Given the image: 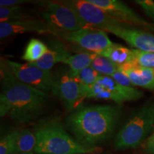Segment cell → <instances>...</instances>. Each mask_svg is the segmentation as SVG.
Instances as JSON below:
<instances>
[{"label":"cell","mask_w":154,"mask_h":154,"mask_svg":"<svg viewBox=\"0 0 154 154\" xmlns=\"http://www.w3.org/2000/svg\"><path fill=\"white\" fill-rule=\"evenodd\" d=\"M0 116L9 115L16 124H27L44 113L50 101L46 92L19 81L1 59Z\"/></svg>","instance_id":"cell-1"},{"label":"cell","mask_w":154,"mask_h":154,"mask_svg":"<svg viewBox=\"0 0 154 154\" xmlns=\"http://www.w3.org/2000/svg\"><path fill=\"white\" fill-rule=\"evenodd\" d=\"M121 111L113 105L79 106L66 119V126L81 143L94 147L111 136Z\"/></svg>","instance_id":"cell-2"},{"label":"cell","mask_w":154,"mask_h":154,"mask_svg":"<svg viewBox=\"0 0 154 154\" xmlns=\"http://www.w3.org/2000/svg\"><path fill=\"white\" fill-rule=\"evenodd\" d=\"M37 154H87L99 151L96 146L79 143L68 134L59 117L42 119L34 129Z\"/></svg>","instance_id":"cell-3"},{"label":"cell","mask_w":154,"mask_h":154,"mask_svg":"<svg viewBox=\"0 0 154 154\" xmlns=\"http://www.w3.org/2000/svg\"><path fill=\"white\" fill-rule=\"evenodd\" d=\"M154 125V101L143 105L126 121L116 136V150L136 149L151 133Z\"/></svg>","instance_id":"cell-4"},{"label":"cell","mask_w":154,"mask_h":154,"mask_svg":"<svg viewBox=\"0 0 154 154\" xmlns=\"http://www.w3.org/2000/svg\"><path fill=\"white\" fill-rule=\"evenodd\" d=\"M143 96V92L137 88L123 86L111 76L101 75L97 82L88 87L86 99L106 100L122 104L125 102L136 101Z\"/></svg>","instance_id":"cell-5"},{"label":"cell","mask_w":154,"mask_h":154,"mask_svg":"<svg viewBox=\"0 0 154 154\" xmlns=\"http://www.w3.org/2000/svg\"><path fill=\"white\" fill-rule=\"evenodd\" d=\"M88 87L81 85L71 76L69 70L54 74L52 93L62 101L69 111H74L86 99Z\"/></svg>","instance_id":"cell-6"},{"label":"cell","mask_w":154,"mask_h":154,"mask_svg":"<svg viewBox=\"0 0 154 154\" xmlns=\"http://www.w3.org/2000/svg\"><path fill=\"white\" fill-rule=\"evenodd\" d=\"M41 17L55 32H72L88 26L72 9L61 2L47 3Z\"/></svg>","instance_id":"cell-7"},{"label":"cell","mask_w":154,"mask_h":154,"mask_svg":"<svg viewBox=\"0 0 154 154\" xmlns=\"http://www.w3.org/2000/svg\"><path fill=\"white\" fill-rule=\"evenodd\" d=\"M53 35L87 51L96 54L106 49L113 44L108 36L107 32L91 26L72 32H57Z\"/></svg>","instance_id":"cell-8"},{"label":"cell","mask_w":154,"mask_h":154,"mask_svg":"<svg viewBox=\"0 0 154 154\" xmlns=\"http://www.w3.org/2000/svg\"><path fill=\"white\" fill-rule=\"evenodd\" d=\"M4 61L19 81L47 94L52 92L54 74L51 71L43 70L30 63H22L5 59Z\"/></svg>","instance_id":"cell-9"},{"label":"cell","mask_w":154,"mask_h":154,"mask_svg":"<svg viewBox=\"0 0 154 154\" xmlns=\"http://www.w3.org/2000/svg\"><path fill=\"white\" fill-rule=\"evenodd\" d=\"M65 5L72 9L79 17L91 27L104 30L109 26L121 23L97 6L88 0L61 1Z\"/></svg>","instance_id":"cell-10"},{"label":"cell","mask_w":154,"mask_h":154,"mask_svg":"<svg viewBox=\"0 0 154 154\" xmlns=\"http://www.w3.org/2000/svg\"><path fill=\"white\" fill-rule=\"evenodd\" d=\"M90 3L104 10L109 15L121 23L129 26H136L143 30L154 32V24L146 21L119 0H88Z\"/></svg>","instance_id":"cell-11"},{"label":"cell","mask_w":154,"mask_h":154,"mask_svg":"<svg viewBox=\"0 0 154 154\" xmlns=\"http://www.w3.org/2000/svg\"><path fill=\"white\" fill-rule=\"evenodd\" d=\"M106 32L113 34L129 44L135 49L154 53V35L141 29L134 28L124 23L109 26L104 30Z\"/></svg>","instance_id":"cell-12"},{"label":"cell","mask_w":154,"mask_h":154,"mask_svg":"<svg viewBox=\"0 0 154 154\" xmlns=\"http://www.w3.org/2000/svg\"><path fill=\"white\" fill-rule=\"evenodd\" d=\"M49 34L53 35L55 31L43 20L28 19L24 20L0 22V38H6L26 33Z\"/></svg>","instance_id":"cell-13"},{"label":"cell","mask_w":154,"mask_h":154,"mask_svg":"<svg viewBox=\"0 0 154 154\" xmlns=\"http://www.w3.org/2000/svg\"><path fill=\"white\" fill-rule=\"evenodd\" d=\"M119 69L126 74L133 85L154 90V69L146 68L133 63L119 66Z\"/></svg>","instance_id":"cell-14"},{"label":"cell","mask_w":154,"mask_h":154,"mask_svg":"<svg viewBox=\"0 0 154 154\" xmlns=\"http://www.w3.org/2000/svg\"><path fill=\"white\" fill-rule=\"evenodd\" d=\"M49 49L39 61L30 63L34 66L45 71H51L54 65L62 63L70 57L71 54L66 46L59 40H53L49 42Z\"/></svg>","instance_id":"cell-15"},{"label":"cell","mask_w":154,"mask_h":154,"mask_svg":"<svg viewBox=\"0 0 154 154\" xmlns=\"http://www.w3.org/2000/svg\"><path fill=\"white\" fill-rule=\"evenodd\" d=\"M97 54L108 58L119 66L136 63L133 50L118 44L113 43L109 48Z\"/></svg>","instance_id":"cell-16"},{"label":"cell","mask_w":154,"mask_h":154,"mask_svg":"<svg viewBox=\"0 0 154 154\" xmlns=\"http://www.w3.org/2000/svg\"><path fill=\"white\" fill-rule=\"evenodd\" d=\"M97 54L91 51H84L71 55L63 63L69 67V73L71 75H75L83 69L91 66L94 59L97 57Z\"/></svg>","instance_id":"cell-17"},{"label":"cell","mask_w":154,"mask_h":154,"mask_svg":"<svg viewBox=\"0 0 154 154\" xmlns=\"http://www.w3.org/2000/svg\"><path fill=\"white\" fill-rule=\"evenodd\" d=\"M49 47L38 38H32L25 47L22 59L28 63L39 61L47 52Z\"/></svg>","instance_id":"cell-18"},{"label":"cell","mask_w":154,"mask_h":154,"mask_svg":"<svg viewBox=\"0 0 154 154\" xmlns=\"http://www.w3.org/2000/svg\"><path fill=\"white\" fill-rule=\"evenodd\" d=\"M36 146V137L34 132L28 129L19 130L17 138L15 152L30 153L34 151Z\"/></svg>","instance_id":"cell-19"},{"label":"cell","mask_w":154,"mask_h":154,"mask_svg":"<svg viewBox=\"0 0 154 154\" xmlns=\"http://www.w3.org/2000/svg\"><path fill=\"white\" fill-rule=\"evenodd\" d=\"M32 19V16L24 11L22 6L0 7V22L19 21Z\"/></svg>","instance_id":"cell-20"},{"label":"cell","mask_w":154,"mask_h":154,"mask_svg":"<svg viewBox=\"0 0 154 154\" xmlns=\"http://www.w3.org/2000/svg\"><path fill=\"white\" fill-rule=\"evenodd\" d=\"M91 66L100 74L111 76L119 69V65L116 64L106 57L97 55L92 62Z\"/></svg>","instance_id":"cell-21"},{"label":"cell","mask_w":154,"mask_h":154,"mask_svg":"<svg viewBox=\"0 0 154 154\" xmlns=\"http://www.w3.org/2000/svg\"><path fill=\"white\" fill-rule=\"evenodd\" d=\"M101 75L91 66H88L77 73L76 74L71 75V76L81 85L89 87L97 82Z\"/></svg>","instance_id":"cell-22"},{"label":"cell","mask_w":154,"mask_h":154,"mask_svg":"<svg viewBox=\"0 0 154 154\" xmlns=\"http://www.w3.org/2000/svg\"><path fill=\"white\" fill-rule=\"evenodd\" d=\"M19 131H13L5 135L0 141V154H13L16 150Z\"/></svg>","instance_id":"cell-23"},{"label":"cell","mask_w":154,"mask_h":154,"mask_svg":"<svg viewBox=\"0 0 154 154\" xmlns=\"http://www.w3.org/2000/svg\"><path fill=\"white\" fill-rule=\"evenodd\" d=\"M132 50L136 63L146 68L154 69V53L145 52L135 49Z\"/></svg>","instance_id":"cell-24"},{"label":"cell","mask_w":154,"mask_h":154,"mask_svg":"<svg viewBox=\"0 0 154 154\" xmlns=\"http://www.w3.org/2000/svg\"><path fill=\"white\" fill-rule=\"evenodd\" d=\"M136 4L139 5L144 13L154 21V2L152 0H136Z\"/></svg>","instance_id":"cell-25"},{"label":"cell","mask_w":154,"mask_h":154,"mask_svg":"<svg viewBox=\"0 0 154 154\" xmlns=\"http://www.w3.org/2000/svg\"><path fill=\"white\" fill-rule=\"evenodd\" d=\"M111 77H112L116 82H117L119 84H121V85L128 86V87H133L132 83L131 82L128 77L122 71H121L120 69H119L116 72H115L111 76Z\"/></svg>","instance_id":"cell-26"},{"label":"cell","mask_w":154,"mask_h":154,"mask_svg":"<svg viewBox=\"0 0 154 154\" xmlns=\"http://www.w3.org/2000/svg\"><path fill=\"white\" fill-rule=\"evenodd\" d=\"M31 2L27 0H1L0 7H15V6H22L24 4Z\"/></svg>","instance_id":"cell-27"},{"label":"cell","mask_w":154,"mask_h":154,"mask_svg":"<svg viewBox=\"0 0 154 154\" xmlns=\"http://www.w3.org/2000/svg\"><path fill=\"white\" fill-rule=\"evenodd\" d=\"M146 149H147V151L150 154H154V144H152V145H147Z\"/></svg>","instance_id":"cell-28"},{"label":"cell","mask_w":154,"mask_h":154,"mask_svg":"<svg viewBox=\"0 0 154 154\" xmlns=\"http://www.w3.org/2000/svg\"><path fill=\"white\" fill-rule=\"evenodd\" d=\"M152 144H154V133L147 140V145H152Z\"/></svg>","instance_id":"cell-29"},{"label":"cell","mask_w":154,"mask_h":154,"mask_svg":"<svg viewBox=\"0 0 154 154\" xmlns=\"http://www.w3.org/2000/svg\"><path fill=\"white\" fill-rule=\"evenodd\" d=\"M13 154H34L33 152H30V153H23V152H14Z\"/></svg>","instance_id":"cell-30"}]
</instances>
